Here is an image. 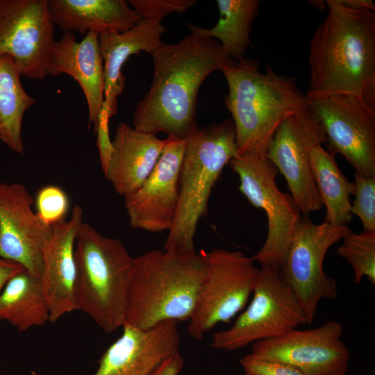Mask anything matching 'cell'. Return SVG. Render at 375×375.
Segmentation results:
<instances>
[{
  "mask_svg": "<svg viewBox=\"0 0 375 375\" xmlns=\"http://www.w3.org/2000/svg\"><path fill=\"white\" fill-rule=\"evenodd\" d=\"M178 323L165 321L148 328L124 323L122 335L103 353L93 375H152L179 353Z\"/></svg>",
  "mask_w": 375,
  "mask_h": 375,
  "instance_id": "cell-17",
  "label": "cell"
},
{
  "mask_svg": "<svg viewBox=\"0 0 375 375\" xmlns=\"http://www.w3.org/2000/svg\"><path fill=\"white\" fill-rule=\"evenodd\" d=\"M23 268L15 262L0 257V292L6 282Z\"/></svg>",
  "mask_w": 375,
  "mask_h": 375,
  "instance_id": "cell-33",
  "label": "cell"
},
{
  "mask_svg": "<svg viewBox=\"0 0 375 375\" xmlns=\"http://www.w3.org/2000/svg\"><path fill=\"white\" fill-rule=\"evenodd\" d=\"M326 143L323 128L306 104L281 124L265 154L285 178L304 215L324 206L311 172L310 154L314 147Z\"/></svg>",
  "mask_w": 375,
  "mask_h": 375,
  "instance_id": "cell-12",
  "label": "cell"
},
{
  "mask_svg": "<svg viewBox=\"0 0 375 375\" xmlns=\"http://www.w3.org/2000/svg\"><path fill=\"white\" fill-rule=\"evenodd\" d=\"M55 42L48 0H0V55L9 56L22 76H48Z\"/></svg>",
  "mask_w": 375,
  "mask_h": 375,
  "instance_id": "cell-13",
  "label": "cell"
},
{
  "mask_svg": "<svg viewBox=\"0 0 375 375\" xmlns=\"http://www.w3.org/2000/svg\"><path fill=\"white\" fill-rule=\"evenodd\" d=\"M55 26L64 31L122 33L142 18L125 0H48Z\"/></svg>",
  "mask_w": 375,
  "mask_h": 375,
  "instance_id": "cell-22",
  "label": "cell"
},
{
  "mask_svg": "<svg viewBox=\"0 0 375 375\" xmlns=\"http://www.w3.org/2000/svg\"><path fill=\"white\" fill-rule=\"evenodd\" d=\"M306 324L303 309L280 267L261 265L249 306L231 327L213 334L210 347L234 351Z\"/></svg>",
  "mask_w": 375,
  "mask_h": 375,
  "instance_id": "cell-7",
  "label": "cell"
},
{
  "mask_svg": "<svg viewBox=\"0 0 375 375\" xmlns=\"http://www.w3.org/2000/svg\"><path fill=\"white\" fill-rule=\"evenodd\" d=\"M229 165L238 175L240 192L267 216L265 241L252 258L260 266L280 267L303 218L301 212L292 195L279 190L276 183L279 172L265 155H237Z\"/></svg>",
  "mask_w": 375,
  "mask_h": 375,
  "instance_id": "cell-9",
  "label": "cell"
},
{
  "mask_svg": "<svg viewBox=\"0 0 375 375\" xmlns=\"http://www.w3.org/2000/svg\"><path fill=\"white\" fill-rule=\"evenodd\" d=\"M237 155L231 118L197 127L185 138L177 212L162 249L195 252L197 227L206 213L212 190L224 167Z\"/></svg>",
  "mask_w": 375,
  "mask_h": 375,
  "instance_id": "cell-6",
  "label": "cell"
},
{
  "mask_svg": "<svg viewBox=\"0 0 375 375\" xmlns=\"http://www.w3.org/2000/svg\"><path fill=\"white\" fill-rule=\"evenodd\" d=\"M342 333V325L330 320L316 328H296L256 342L250 353L288 365L303 375H347L350 354Z\"/></svg>",
  "mask_w": 375,
  "mask_h": 375,
  "instance_id": "cell-14",
  "label": "cell"
},
{
  "mask_svg": "<svg viewBox=\"0 0 375 375\" xmlns=\"http://www.w3.org/2000/svg\"><path fill=\"white\" fill-rule=\"evenodd\" d=\"M219 19L211 28H203L190 22L187 27L197 35L216 38L228 55L240 61L253 46L250 32L259 12V0H217Z\"/></svg>",
  "mask_w": 375,
  "mask_h": 375,
  "instance_id": "cell-24",
  "label": "cell"
},
{
  "mask_svg": "<svg viewBox=\"0 0 375 375\" xmlns=\"http://www.w3.org/2000/svg\"><path fill=\"white\" fill-rule=\"evenodd\" d=\"M128 3L142 19H160L182 13L197 3L196 0H129Z\"/></svg>",
  "mask_w": 375,
  "mask_h": 375,
  "instance_id": "cell-30",
  "label": "cell"
},
{
  "mask_svg": "<svg viewBox=\"0 0 375 375\" xmlns=\"http://www.w3.org/2000/svg\"><path fill=\"white\" fill-rule=\"evenodd\" d=\"M354 194L351 214L360 219L365 230L375 231V177L354 174Z\"/></svg>",
  "mask_w": 375,
  "mask_h": 375,
  "instance_id": "cell-29",
  "label": "cell"
},
{
  "mask_svg": "<svg viewBox=\"0 0 375 375\" xmlns=\"http://www.w3.org/2000/svg\"><path fill=\"white\" fill-rule=\"evenodd\" d=\"M327 15L310 42L307 97L351 94L375 107V13L341 0L325 3Z\"/></svg>",
  "mask_w": 375,
  "mask_h": 375,
  "instance_id": "cell-2",
  "label": "cell"
},
{
  "mask_svg": "<svg viewBox=\"0 0 375 375\" xmlns=\"http://www.w3.org/2000/svg\"><path fill=\"white\" fill-rule=\"evenodd\" d=\"M183 367V359L178 353L167 359L152 375H178Z\"/></svg>",
  "mask_w": 375,
  "mask_h": 375,
  "instance_id": "cell-32",
  "label": "cell"
},
{
  "mask_svg": "<svg viewBox=\"0 0 375 375\" xmlns=\"http://www.w3.org/2000/svg\"><path fill=\"white\" fill-rule=\"evenodd\" d=\"M66 74L81 88L88 108V124L96 133L104 102V68L98 34L87 33L78 41L72 33L56 40L49 58L47 74Z\"/></svg>",
  "mask_w": 375,
  "mask_h": 375,
  "instance_id": "cell-19",
  "label": "cell"
},
{
  "mask_svg": "<svg viewBox=\"0 0 375 375\" xmlns=\"http://www.w3.org/2000/svg\"><path fill=\"white\" fill-rule=\"evenodd\" d=\"M21 76L13 60L0 55V141L20 155L24 153L23 117L35 103L24 89Z\"/></svg>",
  "mask_w": 375,
  "mask_h": 375,
  "instance_id": "cell-26",
  "label": "cell"
},
{
  "mask_svg": "<svg viewBox=\"0 0 375 375\" xmlns=\"http://www.w3.org/2000/svg\"><path fill=\"white\" fill-rule=\"evenodd\" d=\"M338 254L347 260L353 270L356 284L367 278L375 284V231L363 230L360 233L352 231L337 249Z\"/></svg>",
  "mask_w": 375,
  "mask_h": 375,
  "instance_id": "cell-27",
  "label": "cell"
},
{
  "mask_svg": "<svg viewBox=\"0 0 375 375\" xmlns=\"http://www.w3.org/2000/svg\"><path fill=\"white\" fill-rule=\"evenodd\" d=\"M205 265L201 253L152 249L134 258L125 322L148 328L192 316Z\"/></svg>",
  "mask_w": 375,
  "mask_h": 375,
  "instance_id": "cell-4",
  "label": "cell"
},
{
  "mask_svg": "<svg viewBox=\"0 0 375 375\" xmlns=\"http://www.w3.org/2000/svg\"><path fill=\"white\" fill-rule=\"evenodd\" d=\"M314 181L324 206V222L334 226H347L353 218L350 196L354 194V183L350 182L339 169L335 155L322 144L314 147L310 154Z\"/></svg>",
  "mask_w": 375,
  "mask_h": 375,
  "instance_id": "cell-25",
  "label": "cell"
},
{
  "mask_svg": "<svg viewBox=\"0 0 375 375\" xmlns=\"http://www.w3.org/2000/svg\"><path fill=\"white\" fill-rule=\"evenodd\" d=\"M160 19H142L122 33L98 35L104 68V102L103 115L110 119L117 112V99L124 90L126 78L122 66L135 54H149L162 42L165 31Z\"/></svg>",
  "mask_w": 375,
  "mask_h": 375,
  "instance_id": "cell-21",
  "label": "cell"
},
{
  "mask_svg": "<svg viewBox=\"0 0 375 375\" xmlns=\"http://www.w3.org/2000/svg\"><path fill=\"white\" fill-rule=\"evenodd\" d=\"M0 320L19 331L50 322V310L41 281L23 268L13 275L0 292Z\"/></svg>",
  "mask_w": 375,
  "mask_h": 375,
  "instance_id": "cell-23",
  "label": "cell"
},
{
  "mask_svg": "<svg viewBox=\"0 0 375 375\" xmlns=\"http://www.w3.org/2000/svg\"><path fill=\"white\" fill-rule=\"evenodd\" d=\"M35 203L37 215L49 226L65 220L69 206L65 192L56 185L42 188L35 196Z\"/></svg>",
  "mask_w": 375,
  "mask_h": 375,
  "instance_id": "cell-28",
  "label": "cell"
},
{
  "mask_svg": "<svg viewBox=\"0 0 375 375\" xmlns=\"http://www.w3.org/2000/svg\"><path fill=\"white\" fill-rule=\"evenodd\" d=\"M185 149V139L167 137L152 172L139 188L124 197L132 228L151 233L171 229L178 208Z\"/></svg>",
  "mask_w": 375,
  "mask_h": 375,
  "instance_id": "cell-15",
  "label": "cell"
},
{
  "mask_svg": "<svg viewBox=\"0 0 375 375\" xmlns=\"http://www.w3.org/2000/svg\"><path fill=\"white\" fill-rule=\"evenodd\" d=\"M165 143L156 135L120 123L106 156L101 159L106 179L125 197L140 187L154 169Z\"/></svg>",
  "mask_w": 375,
  "mask_h": 375,
  "instance_id": "cell-20",
  "label": "cell"
},
{
  "mask_svg": "<svg viewBox=\"0 0 375 375\" xmlns=\"http://www.w3.org/2000/svg\"><path fill=\"white\" fill-rule=\"evenodd\" d=\"M33 203L25 185L0 182V257L40 279L43 249L51 226L40 219Z\"/></svg>",
  "mask_w": 375,
  "mask_h": 375,
  "instance_id": "cell-16",
  "label": "cell"
},
{
  "mask_svg": "<svg viewBox=\"0 0 375 375\" xmlns=\"http://www.w3.org/2000/svg\"><path fill=\"white\" fill-rule=\"evenodd\" d=\"M205 273L188 333L196 340L219 323H228L244 309L257 283L260 268L239 250L201 253Z\"/></svg>",
  "mask_w": 375,
  "mask_h": 375,
  "instance_id": "cell-8",
  "label": "cell"
},
{
  "mask_svg": "<svg viewBox=\"0 0 375 375\" xmlns=\"http://www.w3.org/2000/svg\"><path fill=\"white\" fill-rule=\"evenodd\" d=\"M351 231L347 226L325 222L315 224L306 217L295 231L280 269L294 292L308 324L312 323L320 301L334 300L338 296L337 283L324 271L323 264L329 249Z\"/></svg>",
  "mask_w": 375,
  "mask_h": 375,
  "instance_id": "cell-10",
  "label": "cell"
},
{
  "mask_svg": "<svg viewBox=\"0 0 375 375\" xmlns=\"http://www.w3.org/2000/svg\"><path fill=\"white\" fill-rule=\"evenodd\" d=\"M306 104L323 128L328 151L344 157L355 173L375 177V107L351 94L306 96Z\"/></svg>",
  "mask_w": 375,
  "mask_h": 375,
  "instance_id": "cell-11",
  "label": "cell"
},
{
  "mask_svg": "<svg viewBox=\"0 0 375 375\" xmlns=\"http://www.w3.org/2000/svg\"><path fill=\"white\" fill-rule=\"evenodd\" d=\"M243 375H303L284 363L258 358L249 353L240 360Z\"/></svg>",
  "mask_w": 375,
  "mask_h": 375,
  "instance_id": "cell-31",
  "label": "cell"
},
{
  "mask_svg": "<svg viewBox=\"0 0 375 375\" xmlns=\"http://www.w3.org/2000/svg\"><path fill=\"white\" fill-rule=\"evenodd\" d=\"M150 55L152 82L135 107L133 127L185 139L198 127L196 108L202 83L233 60L215 39L193 33L176 43L162 42Z\"/></svg>",
  "mask_w": 375,
  "mask_h": 375,
  "instance_id": "cell-1",
  "label": "cell"
},
{
  "mask_svg": "<svg viewBox=\"0 0 375 375\" xmlns=\"http://www.w3.org/2000/svg\"><path fill=\"white\" fill-rule=\"evenodd\" d=\"M83 223V210L72 208L69 219L51 226L42 252V288L50 310V322L78 310L74 293L75 243Z\"/></svg>",
  "mask_w": 375,
  "mask_h": 375,
  "instance_id": "cell-18",
  "label": "cell"
},
{
  "mask_svg": "<svg viewBox=\"0 0 375 375\" xmlns=\"http://www.w3.org/2000/svg\"><path fill=\"white\" fill-rule=\"evenodd\" d=\"M74 256L78 309L105 333L122 327L134 258L120 240L84 222L76 235Z\"/></svg>",
  "mask_w": 375,
  "mask_h": 375,
  "instance_id": "cell-5",
  "label": "cell"
},
{
  "mask_svg": "<svg viewBox=\"0 0 375 375\" xmlns=\"http://www.w3.org/2000/svg\"><path fill=\"white\" fill-rule=\"evenodd\" d=\"M341 1L349 7L375 10V4L372 0H341Z\"/></svg>",
  "mask_w": 375,
  "mask_h": 375,
  "instance_id": "cell-34",
  "label": "cell"
},
{
  "mask_svg": "<svg viewBox=\"0 0 375 375\" xmlns=\"http://www.w3.org/2000/svg\"><path fill=\"white\" fill-rule=\"evenodd\" d=\"M257 60H233L220 70L228 92L225 105L231 115L238 155H265L281 124L306 105V96L296 80L267 65L259 70Z\"/></svg>",
  "mask_w": 375,
  "mask_h": 375,
  "instance_id": "cell-3",
  "label": "cell"
}]
</instances>
